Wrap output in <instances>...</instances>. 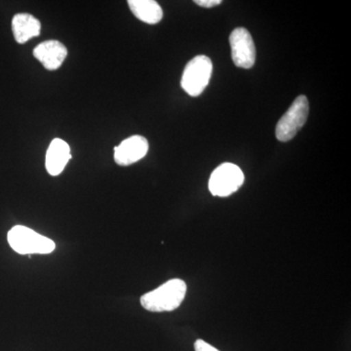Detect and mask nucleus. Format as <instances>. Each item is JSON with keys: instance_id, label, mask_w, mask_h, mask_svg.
<instances>
[{"instance_id": "obj_13", "label": "nucleus", "mask_w": 351, "mask_h": 351, "mask_svg": "<svg viewBox=\"0 0 351 351\" xmlns=\"http://www.w3.org/2000/svg\"><path fill=\"white\" fill-rule=\"evenodd\" d=\"M195 3L204 8H212L221 3V0H195Z\"/></svg>"}, {"instance_id": "obj_6", "label": "nucleus", "mask_w": 351, "mask_h": 351, "mask_svg": "<svg viewBox=\"0 0 351 351\" xmlns=\"http://www.w3.org/2000/svg\"><path fill=\"white\" fill-rule=\"evenodd\" d=\"M230 43L235 66L251 69L256 62V46L250 32L244 27H237L230 34Z\"/></svg>"}, {"instance_id": "obj_1", "label": "nucleus", "mask_w": 351, "mask_h": 351, "mask_svg": "<svg viewBox=\"0 0 351 351\" xmlns=\"http://www.w3.org/2000/svg\"><path fill=\"white\" fill-rule=\"evenodd\" d=\"M186 293V284L182 279H171L160 287L141 298V304L152 313L173 311L181 306Z\"/></svg>"}, {"instance_id": "obj_4", "label": "nucleus", "mask_w": 351, "mask_h": 351, "mask_svg": "<svg viewBox=\"0 0 351 351\" xmlns=\"http://www.w3.org/2000/svg\"><path fill=\"white\" fill-rule=\"evenodd\" d=\"M309 104L306 96H299L284 113L276 125V135L280 142H289L306 124Z\"/></svg>"}, {"instance_id": "obj_9", "label": "nucleus", "mask_w": 351, "mask_h": 351, "mask_svg": "<svg viewBox=\"0 0 351 351\" xmlns=\"http://www.w3.org/2000/svg\"><path fill=\"white\" fill-rule=\"evenodd\" d=\"M71 147L62 138H54L51 142L46 154V170L51 176H58L63 172L71 160Z\"/></svg>"}, {"instance_id": "obj_3", "label": "nucleus", "mask_w": 351, "mask_h": 351, "mask_svg": "<svg viewBox=\"0 0 351 351\" xmlns=\"http://www.w3.org/2000/svg\"><path fill=\"white\" fill-rule=\"evenodd\" d=\"M213 64L207 56H196L186 64L182 73L181 86L191 97L202 94L209 84Z\"/></svg>"}, {"instance_id": "obj_2", "label": "nucleus", "mask_w": 351, "mask_h": 351, "mask_svg": "<svg viewBox=\"0 0 351 351\" xmlns=\"http://www.w3.org/2000/svg\"><path fill=\"white\" fill-rule=\"evenodd\" d=\"M9 245L14 251L21 255L34 254H50L56 248L53 240L43 237L31 228L24 226H14L8 232Z\"/></svg>"}, {"instance_id": "obj_5", "label": "nucleus", "mask_w": 351, "mask_h": 351, "mask_svg": "<svg viewBox=\"0 0 351 351\" xmlns=\"http://www.w3.org/2000/svg\"><path fill=\"white\" fill-rule=\"evenodd\" d=\"M244 174L239 166L223 163L212 173L209 180V189L214 196L226 197L241 188Z\"/></svg>"}, {"instance_id": "obj_7", "label": "nucleus", "mask_w": 351, "mask_h": 351, "mask_svg": "<svg viewBox=\"0 0 351 351\" xmlns=\"http://www.w3.org/2000/svg\"><path fill=\"white\" fill-rule=\"evenodd\" d=\"M149 142L143 136H132L114 147V161L120 166H129L144 158L149 152Z\"/></svg>"}, {"instance_id": "obj_10", "label": "nucleus", "mask_w": 351, "mask_h": 351, "mask_svg": "<svg viewBox=\"0 0 351 351\" xmlns=\"http://www.w3.org/2000/svg\"><path fill=\"white\" fill-rule=\"evenodd\" d=\"M14 38L18 43L24 44L29 39L38 38L41 32L40 22L27 13H19L12 20Z\"/></svg>"}, {"instance_id": "obj_12", "label": "nucleus", "mask_w": 351, "mask_h": 351, "mask_svg": "<svg viewBox=\"0 0 351 351\" xmlns=\"http://www.w3.org/2000/svg\"><path fill=\"white\" fill-rule=\"evenodd\" d=\"M195 351H219L203 339H197L195 343Z\"/></svg>"}, {"instance_id": "obj_8", "label": "nucleus", "mask_w": 351, "mask_h": 351, "mask_svg": "<svg viewBox=\"0 0 351 351\" xmlns=\"http://www.w3.org/2000/svg\"><path fill=\"white\" fill-rule=\"evenodd\" d=\"M34 56L48 71H56L62 66L68 56V49L60 41H44L34 48Z\"/></svg>"}, {"instance_id": "obj_11", "label": "nucleus", "mask_w": 351, "mask_h": 351, "mask_svg": "<svg viewBox=\"0 0 351 351\" xmlns=\"http://www.w3.org/2000/svg\"><path fill=\"white\" fill-rule=\"evenodd\" d=\"M128 5L135 17L145 24L156 25L162 20V8L154 0H129Z\"/></svg>"}]
</instances>
